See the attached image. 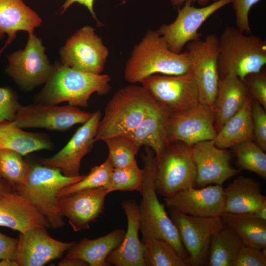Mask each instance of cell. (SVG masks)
Returning <instances> with one entry per match:
<instances>
[{
  "label": "cell",
  "instance_id": "6da1fadb",
  "mask_svg": "<svg viewBox=\"0 0 266 266\" xmlns=\"http://www.w3.org/2000/svg\"><path fill=\"white\" fill-rule=\"evenodd\" d=\"M190 71L187 52H172L157 30H149L134 47L126 63L124 78L136 84L154 74L177 75Z\"/></svg>",
  "mask_w": 266,
  "mask_h": 266
},
{
  "label": "cell",
  "instance_id": "7a4b0ae2",
  "mask_svg": "<svg viewBox=\"0 0 266 266\" xmlns=\"http://www.w3.org/2000/svg\"><path fill=\"white\" fill-rule=\"evenodd\" d=\"M141 158L143 163V179L139 192L142 199L138 204L141 242L152 238L166 241L188 263V255L178 231L167 215L164 204L160 202L157 196L155 189L157 161L155 153L147 147Z\"/></svg>",
  "mask_w": 266,
  "mask_h": 266
},
{
  "label": "cell",
  "instance_id": "3957f363",
  "mask_svg": "<svg viewBox=\"0 0 266 266\" xmlns=\"http://www.w3.org/2000/svg\"><path fill=\"white\" fill-rule=\"evenodd\" d=\"M109 75L81 71L56 61L45 85L36 97L38 103L68 104L86 107L94 93L106 95L111 86Z\"/></svg>",
  "mask_w": 266,
  "mask_h": 266
},
{
  "label": "cell",
  "instance_id": "277c9868",
  "mask_svg": "<svg viewBox=\"0 0 266 266\" xmlns=\"http://www.w3.org/2000/svg\"><path fill=\"white\" fill-rule=\"evenodd\" d=\"M156 104L142 85L132 84L120 88L114 93L104 109L95 142L132 132Z\"/></svg>",
  "mask_w": 266,
  "mask_h": 266
},
{
  "label": "cell",
  "instance_id": "5b68a950",
  "mask_svg": "<svg viewBox=\"0 0 266 266\" xmlns=\"http://www.w3.org/2000/svg\"><path fill=\"white\" fill-rule=\"evenodd\" d=\"M218 43L220 78L233 73L243 80L248 75L260 71L266 64V41L259 36L228 26L218 37Z\"/></svg>",
  "mask_w": 266,
  "mask_h": 266
},
{
  "label": "cell",
  "instance_id": "8992f818",
  "mask_svg": "<svg viewBox=\"0 0 266 266\" xmlns=\"http://www.w3.org/2000/svg\"><path fill=\"white\" fill-rule=\"evenodd\" d=\"M85 176L68 177L58 168L28 164L23 182L14 190L28 200L47 219L50 228L57 229L65 225L63 216L56 206L58 191L81 180Z\"/></svg>",
  "mask_w": 266,
  "mask_h": 266
},
{
  "label": "cell",
  "instance_id": "52a82bcc",
  "mask_svg": "<svg viewBox=\"0 0 266 266\" xmlns=\"http://www.w3.org/2000/svg\"><path fill=\"white\" fill-rule=\"evenodd\" d=\"M156 161L155 189L158 195L168 197L195 186L196 168L191 146L180 141L168 142Z\"/></svg>",
  "mask_w": 266,
  "mask_h": 266
},
{
  "label": "cell",
  "instance_id": "ba28073f",
  "mask_svg": "<svg viewBox=\"0 0 266 266\" xmlns=\"http://www.w3.org/2000/svg\"><path fill=\"white\" fill-rule=\"evenodd\" d=\"M200 103L214 109L220 78L218 70V37L210 34L186 45Z\"/></svg>",
  "mask_w": 266,
  "mask_h": 266
},
{
  "label": "cell",
  "instance_id": "9c48e42d",
  "mask_svg": "<svg viewBox=\"0 0 266 266\" xmlns=\"http://www.w3.org/2000/svg\"><path fill=\"white\" fill-rule=\"evenodd\" d=\"M140 83L167 114L187 110L200 103L192 71L177 75L154 74Z\"/></svg>",
  "mask_w": 266,
  "mask_h": 266
},
{
  "label": "cell",
  "instance_id": "30bf717a",
  "mask_svg": "<svg viewBox=\"0 0 266 266\" xmlns=\"http://www.w3.org/2000/svg\"><path fill=\"white\" fill-rule=\"evenodd\" d=\"M168 208L170 218L188 255L189 266L207 265L212 237L224 225L221 217L194 216Z\"/></svg>",
  "mask_w": 266,
  "mask_h": 266
},
{
  "label": "cell",
  "instance_id": "8fae6325",
  "mask_svg": "<svg viewBox=\"0 0 266 266\" xmlns=\"http://www.w3.org/2000/svg\"><path fill=\"white\" fill-rule=\"evenodd\" d=\"M5 72L23 91H30L45 83L53 70L42 40L33 33L29 34L25 47L7 57Z\"/></svg>",
  "mask_w": 266,
  "mask_h": 266
},
{
  "label": "cell",
  "instance_id": "7c38bea8",
  "mask_svg": "<svg viewBox=\"0 0 266 266\" xmlns=\"http://www.w3.org/2000/svg\"><path fill=\"white\" fill-rule=\"evenodd\" d=\"M102 38L91 26L78 30L60 50L61 63L84 72L101 74L109 56Z\"/></svg>",
  "mask_w": 266,
  "mask_h": 266
},
{
  "label": "cell",
  "instance_id": "4fadbf2b",
  "mask_svg": "<svg viewBox=\"0 0 266 266\" xmlns=\"http://www.w3.org/2000/svg\"><path fill=\"white\" fill-rule=\"evenodd\" d=\"M232 0H218L201 7H197L190 1L178 7L176 19L169 24H163L157 30L166 41L168 48L176 53L182 52L189 42L202 35L198 32L203 23L216 11Z\"/></svg>",
  "mask_w": 266,
  "mask_h": 266
},
{
  "label": "cell",
  "instance_id": "5bb4252c",
  "mask_svg": "<svg viewBox=\"0 0 266 266\" xmlns=\"http://www.w3.org/2000/svg\"><path fill=\"white\" fill-rule=\"evenodd\" d=\"M93 113L81 110L68 104L38 103L19 107L14 121L21 128H40L56 131H65L76 124L86 123Z\"/></svg>",
  "mask_w": 266,
  "mask_h": 266
},
{
  "label": "cell",
  "instance_id": "9a60e30c",
  "mask_svg": "<svg viewBox=\"0 0 266 266\" xmlns=\"http://www.w3.org/2000/svg\"><path fill=\"white\" fill-rule=\"evenodd\" d=\"M214 122V109L200 103L187 110L167 114V142L180 141L192 146L214 140L217 134Z\"/></svg>",
  "mask_w": 266,
  "mask_h": 266
},
{
  "label": "cell",
  "instance_id": "2e32d148",
  "mask_svg": "<svg viewBox=\"0 0 266 266\" xmlns=\"http://www.w3.org/2000/svg\"><path fill=\"white\" fill-rule=\"evenodd\" d=\"M101 117L100 110L94 112L91 118L77 129L63 148L53 156L41 160L42 165L58 168L66 176H79L81 161L93 148Z\"/></svg>",
  "mask_w": 266,
  "mask_h": 266
},
{
  "label": "cell",
  "instance_id": "e0dca14e",
  "mask_svg": "<svg viewBox=\"0 0 266 266\" xmlns=\"http://www.w3.org/2000/svg\"><path fill=\"white\" fill-rule=\"evenodd\" d=\"M191 150L196 168L195 185L200 188L211 184L222 185L240 171L231 166L227 149L217 147L214 140L197 143L191 146Z\"/></svg>",
  "mask_w": 266,
  "mask_h": 266
},
{
  "label": "cell",
  "instance_id": "ac0fdd59",
  "mask_svg": "<svg viewBox=\"0 0 266 266\" xmlns=\"http://www.w3.org/2000/svg\"><path fill=\"white\" fill-rule=\"evenodd\" d=\"M46 228L38 227L20 233L15 261L18 266H42L62 258L75 243L51 237Z\"/></svg>",
  "mask_w": 266,
  "mask_h": 266
},
{
  "label": "cell",
  "instance_id": "d6986e66",
  "mask_svg": "<svg viewBox=\"0 0 266 266\" xmlns=\"http://www.w3.org/2000/svg\"><path fill=\"white\" fill-rule=\"evenodd\" d=\"M165 204L189 215L221 217L225 211V197L222 185L214 184L195 189L193 186L165 198Z\"/></svg>",
  "mask_w": 266,
  "mask_h": 266
},
{
  "label": "cell",
  "instance_id": "ffe728a7",
  "mask_svg": "<svg viewBox=\"0 0 266 266\" xmlns=\"http://www.w3.org/2000/svg\"><path fill=\"white\" fill-rule=\"evenodd\" d=\"M107 195L103 186L85 190L59 198L56 206L73 231L78 232L89 229L90 224L102 214Z\"/></svg>",
  "mask_w": 266,
  "mask_h": 266
},
{
  "label": "cell",
  "instance_id": "44dd1931",
  "mask_svg": "<svg viewBox=\"0 0 266 266\" xmlns=\"http://www.w3.org/2000/svg\"><path fill=\"white\" fill-rule=\"evenodd\" d=\"M122 207L127 218V231L120 244L107 257L106 262L110 266H145L143 244L138 236V204L134 200H128L122 202Z\"/></svg>",
  "mask_w": 266,
  "mask_h": 266
},
{
  "label": "cell",
  "instance_id": "7402d4cb",
  "mask_svg": "<svg viewBox=\"0 0 266 266\" xmlns=\"http://www.w3.org/2000/svg\"><path fill=\"white\" fill-rule=\"evenodd\" d=\"M0 226L19 233L35 228H50L47 219L14 190L0 197Z\"/></svg>",
  "mask_w": 266,
  "mask_h": 266
},
{
  "label": "cell",
  "instance_id": "603a6c76",
  "mask_svg": "<svg viewBox=\"0 0 266 266\" xmlns=\"http://www.w3.org/2000/svg\"><path fill=\"white\" fill-rule=\"evenodd\" d=\"M42 19L33 9L22 0H0V39L8 35L2 51L12 42L17 33L25 31L31 34L40 26Z\"/></svg>",
  "mask_w": 266,
  "mask_h": 266
},
{
  "label": "cell",
  "instance_id": "cb8c5ba5",
  "mask_svg": "<svg viewBox=\"0 0 266 266\" xmlns=\"http://www.w3.org/2000/svg\"><path fill=\"white\" fill-rule=\"evenodd\" d=\"M224 191L226 213H250L266 202V197L262 193L261 184L249 177L238 176L224 189Z\"/></svg>",
  "mask_w": 266,
  "mask_h": 266
},
{
  "label": "cell",
  "instance_id": "d4e9b609",
  "mask_svg": "<svg viewBox=\"0 0 266 266\" xmlns=\"http://www.w3.org/2000/svg\"><path fill=\"white\" fill-rule=\"evenodd\" d=\"M249 95L243 80L234 74L229 73L220 78L214 106L217 133L241 109Z\"/></svg>",
  "mask_w": 266,
  "mask_h": 266
},
{
  "label": "cell",
  "instance_id": "484cf974",
  "mask_svg": "<svg viewBox=\"0 0 266 266\" xmlns=\"http://www.w3.org/2000/svg\"><path fill=\"white\" fill-rule=\"evenodd\" d=\"M125 232L116 229L96 239H82L67 251L66 258L81 259L90 266H110L106 262L109 253L122 241Z\"/></svg>",
  "mask_w": 266,
  "mask_h": 266
},
{
  "label": "cell",
  "instance_id": "4316f807",
  "mask_svg": "<svg viewBox=\"0 0 266 266\" xmlns=\"http://www.w3.org/2000/svg\"><path fill=\"white\" fill-rule=\"evenodd\" d=\"M167 117V114L156 102L138 127L126 135L140 146L144 145L150 148L154 152L157 160L168 143Z\"/></svg>",
  "mask_w": 266,
  "mask_h": 266
},
{
  "label": "cell",
  "instance_id": "83f0119b",
  "mask_svg": "<svg viewBox=\"0 0 266 266\" xmlns=\"http://www.w3.org/2000/svg\"><path fill=\"white\" fill-rule=\"evenodd\" d=\"M53 144L44 134L25 131L14 121L0 123V149L15 151L22 156L40 150H50Z\"/></svg>",
  "mask_w": 266,
  "mask_h": 266
},
{
  "label": "cell",
  "instance_id": "f1b7e54d",
  "mask_svg": "<svg viewBox=\"0 0 266 266\" xmlns=\"http://www.w3.org/2000/svg\"><path fill=\"white\" fill-rule=\"evenodd\" d=\"M252 100L249 94L241 109L228 119L217 133L214 140L217 147L227 149L243 142L254 141Z\"/></svg>",
  "mask_w": 266,
  "mask_h": 266
},
{
  "label": "cell",
  "instance_id": "f546056e",
  "mask_svg": "<svg viewBox=\"0 0 266 266\" xmlns=\"http://www.w3.org/2000/svg\"><path fill=\"white\" fill-rule=\"evenodd\" d=\"M221 217L245 246L260 250L266 249V220L248 214L224 212Z\"/></svg>",
  "mask_w": 266,
  "mask_h": 266
},
{
  "label": "cell",
  "instance_id": "4dcf8cb0",
  "mask_svg": "<svg viewBox=\"0 0 266 266\" xmlns=\"http://www.w3.org/2000/svg\"><path fill=\"white\" fill-rule=\"evenodd\" d=\"M242 245L236 235L224 224L212 237L207 266H233Z\"/></svg>",
  "mask_w": 266,
  "mask_h": 266
},
{
  "label": "cell",
  "instance_id": "1f68e13d",
  "mask_svg": "<svg viewBox=\"0 0 266 266\" xmlns=\"http://www.w3.org/2000/svg\"><path fill=\"white\" fill-rule=\"evenodd\" d=\"M145 266H188V264L166 241L150 238L143 242Z\"/></svg>",
  "mask_w": 266,
  "mask_h": 266
},
{
  "label": "cell",
  "instance_id": "d6a6232c",
  "mask_svg": "<svg viewBox=\"0 0 266 266\" xmlns=\"http://www.w3.org/2000/svg\"><path fill=\"white\" fill-rule=\"evenodd\" d=\"M236 166L239 170L253 172L266 179V154L253 140L237 144L233 147Z\"/></svg>",
  "mask_w": 266,
  "mask_h": 266
},
{
  "label": "cell",
  "instance_id": "836d02e7",
  "mask_svg": "<svg viewBox=\"0 0 266 266\" xmlns=\"http://www.w3.org/2000/svg\"><path fill=\"white\" fill-rule=\"evenodd\" d=\"M143 179V169L136 161L126 166L114 168L105 185L107 193L114 191H139Z\"/></svg>",
  "mask_w": 266,
  "mask_h": 266
},
{
  "label": "cell",
  "instance_id": "e575fe53",
  "mask_svg": "<svg viewBox=\"0 0 266 266\" xmlns=\"http://www.w3.org/2000/svg\"><path fill=\"white\" fill-rule=\"evenodd\" d=\"M28 163L19 153L8 149H0V180L13 189L22 184L25 178Z\"/></svg>",
  "mask_w": 266,
  "mask_h": 266
},
{
  "label": "cell",
  "instance_id": "d590c367",
  "mask_svg": "<svg viewBox=\"0 0 266 266\" xmlns=\"http://www.w3.org/2000/svg\"><path fill=\"white\" fill-rule=\"evenodd\" d=\"M103 141L107 146L108 158L114 168L123 167L136 161L135 158L141 146L132 138L120 135L108 138Z\"/></svg>",
  "mask_w": 266,
  "mask_h": 266
},
{
  "label": "cell",
  "instance_id": "8d00e7d4",
  "mask_svg": "<svg viewBox=\"0 0 266 266\" xmlns=\"http://www.w3.org/2000/svg\"><path fill=\"white\" fill-rule=\"evenodd\" d=\"M114 167L107 159L99 166L92 167L88 174L81 180L61 189L57 197L66 196L85 190L104 186L106 183Z\"/></svg>",
  "mask_w": 266,
  "mask_h": 266
},
{
  "label": "cell",
  "instance_id": "74e56055",
  "mask_svg": "<svg viewBox=\"0 0 266 266\" xmlns=\"http://www.w3.org/2000/svg\"><path fill=\"white\" fill-rule=\"evenodd\" d=\"M252 98L266 109V71L265 68L250 74L243 80Z\"/></svg>",
  "mask_w": 266,
  "mask_h": 266
},
{
  "label": "cell",
  "instance_id": "f35d334b",
  "mask_svg": "<svg viewBox=\"0 0 266 266\" xmlns=\"http://www.w3.org/2000/svg\"><path fill=\"white\" fill-rule=\"evenodd\" d=\"M252 117L253 126L254 141L266 152V110L259 102L253 99L252 102Z\"/></svg>",
  "mask_w": 266,
  "mask_h": 266
},
{
  "label": "cell",
  "instance_id": "ab89813d",
  "mask_svg": "<svg viewBox=\"0 0 266 266\" xmlns=\"http://www.w3.org/2000/svg\"><path fill=\"white\" fill-rule=\"evenodd\" d=\"M266 249L260 250L244 245L239 248L233 266H266Z\"/></svg>",
  "mask_w": 266,
  "mask_h": 266
},
{
  "label": "cell",
  "instance_id": "60d3db41",
  "mask_svg": "<svg viewBox=\"0 0 266 266\" xmlns=\"http://www.w3.org/2000/svg\"><path fill=\"white\" fill-rule=\"evenodd\" d=\"M20 104L16 93L9 87H0V123L14 121Z\"/></svg>",
  "mask_w": 266,
  "mask_h": 266
},
{
  "label": "cell",
  "instance_id": "b9f144b4",
  "mask_svg": "<svg viewBox=\"0 0 266 266\" xmlns=\"http://www.w3.org/2000/svg\"><path fill=\"white\" fill-rule=\"evenodd\" d=\"M261 0H232L236 27L245 34L251 33L249 20L251 8Z\"/></svg>",
  "mask_w": 266,
  "mask_h": 266
},
{
  "label": "cell",
  "instance_id": "7bdbcfd3",
  "mask_svg": "<svg viewBox=\"0 0 266 266\" xmlns=\"http://www.w3.org/2000/svg\"><path fill=\"white\" fill-rule=\"evenodd\" d=\"M18 238L7 236L0 232V260H15Z\"/></svg>",
  "mask_w": 266,
  "mask_h": 266
},
{
  "label": "cell",
  "instance_id": "ee69618b",
  "mask_svg": "<svg viewBox=\"0 0 266 266\" xmlns=\"http://www.w3.org/2000/svg\"><path fill=\"white\" fill-rule=\"evenodd\" d=\"M95 0H66L61 8V14L64 13L73 4L77 3L85 7L91 14L94 19L96 21L98 26H102L103 25L98 20L94 11V5Z\"/></svg>",
  "mask_w": 266,
  "mask_h": 266
},
{
  "label": "cell",
  "instance_id": "f6af8a7d",
  "mask_svg": "<svg viewBox=\"0 0 266 266\" xmlns=\"http://www.w3.org/2000/svg\"><path fill=\"white\" fill-rule=\"evenodd\" d=\"M59 266H88L89 265L84 261L76 258H66L61 261Z\"/></svg>",
  "mask_w": 266,
  "mask_h": 266
},
{
  "label": "cell",
  "instance_id": "bcb514c9",
  "mask_svg": "<svg viewBox=\"0 0 266 266\" xmlns=\"http://www.w3.org/2000/svg\"><path fill=\"white\" fill-rule=\"evenodd\" d=\"M171 5L175 7H179L183 5V4L187 1H190L192 2H197L201 6H206L210 1L213 2L217 1L218 0H168Z\"/></svg>",
  "mask_w": 266,
  "mask_h": 266
},
{
  "label": "cell",
  "instance_id": "7dc6e473",
  "mask_svg": "<svg viewBox=\"0 0 266 266\" xmlns=\"http://www.w3.org/2000/svg\"><path fill=\"white\" fill-rule=\"evenodd\" d=\"M248 214L259 219L266 220V202L255 211Z\"/></svg>",
  "mask_w": 266,
  "mask_h": 266
},
{
  "label": "cell",
  "instance_id": "c3c4849f",
  "mask_svg": "<svg viewBox=\"0 0 266 266\" xmlns=\"http://www.w3.org/2000/svg\"><path fill=\"white\" fill-rule=\"evenodd\" d=\"M14 190L8 183L0 180V197Z\"/></svg>",
  "mask_w": 266,
  "mask_h": 266
},
{
  "label": "cell",
  "instance_id": "681fc988",
  "mask_svg": "<svg viewBox=\"0 0 266 266\" xmlns=\"http://www.w3.org/2000/svg\"><path fill=\"white\" fill-rule=\"evenodd\" d=\"M0 266H18L15 260L4 259L0 260Z\"/></svg>",
  "mask_w": 266,
  "mask_h": 266
}]
</instances>
